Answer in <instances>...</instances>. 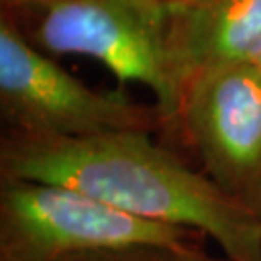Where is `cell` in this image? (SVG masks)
I'll use <instances>...</instances> for the list:
<instances>
[{
  "label": "cell",
  "instance_id": "obj_1",
  "mask_svg": "<svg viewBox=\"0 0 261 261\" xmlns=\"http://www.w3.org/2000/svg\"><path fill=\"white\" fill-rule=\"evenodd\" d=\"M149 136L64 138L6 130L0 178L70 188L145 221L196 230L219 244L226 259L261 261V219Z\"/></svg>",
  "mask_w": 261,
  "mask_h": 261
},
{
  "label": "cell",
  "instance_id": "obj_2",
  "mask_svg": "<svg viewBox=\"0 0 261 261\" xmlns=\"http://www.w3.org/2000/svg\"><path fill=\"white\" fill-rule=\"evenodd\" d=\"M2 16L47 55H84L114 77L149 87L178 141L180 95L167 60V8L151 0H0Z\"/></svg>",
  "mask_w": 261,
  "mask_h": 261
},
{
  "label": "cell",
  "instance_id": "obj_3",
  "mask_svg": "<svg viewBox=\"0 0 261 261\" xmlns=\"http://www.w3.org/2000/svg\"><path fill=\"white\" fill-rule=\"evenodd\" d=\"M203 234L145 221L70 188L0 178V261H68L101 250L155 248L201 259Z\"/></svg>",
  "mask_w": 261,
  "mask_h": 261
},
{
  "label": "cell",
  "instance_id": "obj_4",
  "mask_svg": "<svg viewBox=\"0 0 261 261\" xmlns=\"http://www.w3.org/2000/svg\"><path fill=\"white\" fill-rule=\"evenodd\" d=\"M0 109L6 130L85 138L109 132L165 130L157 103L124 91H99L29 45L0 19Z\"/></svg>",
  "mask_w": 261,
  "mask_h": 261
},
{
  "label": "cell",
  "instance_id": "obj_5",
  "mask_svg": "<svg viewBox=\"0 0 261 261\" xmlns=\"http://www.w3.org/2000/svg\"><path fill=\"white\" fill-rule=\"evenodd\" d=\"M178 143L223 194L261 219V75L252 64L199 75L182 95Z\"/></svg>",
  "mask_w": 261,
  "mask_h": 261
},
{
  "label": "cell",
  "instance_id": "obj_6",
  "mask_svg": "<svg viewBox=\"0 0 261 261\" xmlns=\"http://www.w3.org/2000/svg\"><path fill=\"white\" fill-rule=\"evenodd\" d=\"M259 50L261 0H194L167 8V60L180 101L199 75L250 64Z\"/></svg>",
  "mask_w": 261,
  "mask_h": 261
},
{
  "label": "cell",
  "instance_id": "obj_7",
  "mask_svg": "<svg viewBox=\"0 0 261 261\" xmlns=\"http://www.w3.org/2000/svg\"><path fill=\"white\" fill-rule=\"evenodd\" d=\"M68 261H199L188 259L178 253L155 248H128V250H101L74 255Z\"/></svg>",
  "mask_w": 261,
  "mask_h": 261
},
{
  "label": "cell",
  "instance_id": "obj_8",
  "mask_svg": "<svg viewBox=\"0 0 261 261\" xmlns=\"http://www.w3.org/2000/svg\"><path fill=\"white\" fill-rule=\"evenodd\" d=\"M163 8H172V6H180V4H188V2H194V0H151Z\"/></svg>",
  "mask_w": 261,
  "mask_h": 261
},
{
  "label": "cell",
  "instance_id": "obj_9",
  "mask_svg": "<svg viewBox=\"0 0 261 261\" xmlns=\"http://www.w3.org/2000/svg\"><path fill=\"white\" fill-rule=\"evenodd\" d=\"M250 64H252L253 68H255V72H257V74L261 75V50H259V53H257V56L253 58V60H252V62H250Z\"/></svg>",
  "mask_w": 261,
  "mask_h": 261
},
{
  "label": "cell",
  "instance_id": "obj_10",
  "mask_svg": "<svg viewBox=\"0 0 261 261\" xmlns=\"http://www.w3.org/2000/svg\"><path fill=\"white\" fill-rule=\"evenodd\" d=\"M199 261H230V259H226V257H224V259H217V257H209V255H203V257H201Z\"/></svg>",
  "mask_w": 261,
  "mask_h": 261
}]
</instances>
